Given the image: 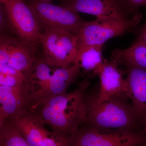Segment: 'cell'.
Wrapping results in <instances>:
<instances>
[{"mask_svg": "<svg viewBox=\"0 0 146 146\" xmlns=\"http://www.w3.org/2000/svg\"><path fill=\"white\" fill-rule=\"evenodd\" d=\"M89 85L90 81L84 79L72 92L50 97L29 109L46 125L68 139L86 123L85 94Z\"/></svg>", "mask_w": 146, "mask_h": 146, "instance_id": "1", "label": "cell"}, {"mask_svg": "<svg viewBox=\"0 0 146 146\" xmlns=\"http://www.w3.org/2000/svg\"><path fill=\"white\" fill-rule=\"evenodd\" d=\"M125 96L115 97L102 102L89 96L85 100L87 108L86 124L106 130L133 129L139 121L132 105Z\"/></svg>", "mask_w": 146, "mask_h": 146, "instance_id": "2", "label": "cell"}, {"mask_svg": "<svg viewBox=\"0 0 146 146\" xmlns=\"http://www.w3.org/2000/svg\"><path fill=\"white\" fill-rule=\"evenodd\" d=\"M69 146H146V133L133 129L106 130L86 124L68 138Z\"/></svg>", "mask_w": 146, "mask_h": 146, "instance_id": "3", "label": "cell"}, {"mask_svg": "<svg viewBox=\"0 0 146 146\" xmlns=\"http://www.w3.org/2000/svg\"><path fill=\"white\" fill-rule=\"evenodd\" d=\"M143 15L138 12L127 21L97 18L84 22L76 35L78 48L80 46L104 45L108 39L126 33L134 32L138 27Z\"/></svg>", "mask_w": 146, "mask_h": 146, "instance_id": "4", "label": "cell"}, {"mask_svg": "<svg viewBox=\"0 0 146 146\" xmlns=\"http://www.w3.org/2000/svg\"><path fill=\"white\" fill-rule=\"evenodd\" d=\"M44 58L47 63L56 68L74 65L77 54L76 35L59 30L47 29L41 35Z\"/></svg>", "mask_w": 146, "mask_h": 146, "instance_id": "5", "label": "cell"}, {"mask_svg": "<svg viewBox=\"0 0 146 146\" xmlns=\"http://www.w3.org/2000/svg\"><path fill=\"white\" fill-rule=\"evenodd\" d=\"M34 13L39 26L45 30H59L76 35L83 25L82 21L75 12L66 7L38 0L27 3Z\"/></svg>", "mask_w": 146, "mask_h": 146, "instance_id": "6", "label": "cell"}, {"mask_svg": "<svg viewBox=\"0 0 146 146\" xmlns=\"http://www.w3.org/2000/svg\"><path fill=\"white\" fill-rule=\"evenodd\" d=\"M4 5L8 21L22 43L33 49L42 33L34 13L25 0H9Z\"/></svg>", "mask_w": 146, "mask_h": 146, "instance_id": "7", "label": "cell"}, {"mask_svg": "<svg viewBox=\"0 0 146 146\" xmlns=\"http://www.w3.org/2000/svg\"><path fill=\"white\" fill-rule=\"evenodd\" d=\"M11 118L30 146H69L67 138L54 130L47 129L44 123L29 108Z\"/></svg>", "mask_w": 146, "mask_h": 146, "instance_id": "8", "label": "cell"}, {"mask_svg": "<svg viewBox=\"0 0 146 146\" xmlns=\"http://www.w3.org/2000/svg\"><path fill=\"white\" fill-rule=\"evenodd\" d=\"M117 60L110 58L105 59L101 67L97 72L96 76L100 79V92L97 101L102 102L115 97H126L127 84L124 75L126 71L120 68Z\"/></svg>", "mask_w": 146, "mask_h": 146, "instance_id": "9", "label": "cell"}, {"mask_svg": "<svg viewBox=\"0 0 146 146\" xmlns=\"http://www.w3.org/2000/svg\"><path fill=\"white\" fill-rule=\"evenodd\" d=\"M64 6L97 18L125 21L133 17L126 10L122 0H70Z\"/></svg>", "mask_w": 146, "mask_h": 146, "instance_id": "10", "label": "cell"}, {"mask_svg": "<svg viewBox=\"0 0 146 146\" xmlns=\"http://www.w3.org/2000/svg\"><path fill=\"white\" fill-rule=\"evenodd\" d=\"M125 67L127 91L126 97L139 121L145 122L146 119V69L124 61H118Z\"/></svg>", "mask_w": 146, "mask_h": 146, "instance_id": "11", "label": "cell"}, {"mask_svg": "<svg viewBox=\"0 0 146 146\" xmlns=\"http://www.w3.org/2000/svg\"><path fill=\"white\" fill-rule=\"evenodd\" d=\"M29 88L27 82L15 87L0 85V126L8 118L29 109Z\"/></svg>", "mask_w": 146, "mask_h": 146, "instance_id": "12", "label": "cell"}, {"mask_svg": "<svg viewBox=\"0 0 146 146\" xmlns=\"http://www.w3.org/2000/svg\"><path fill=\"white\" fill-rule=\"evenodd\" d=\"M80 74V68L74 65L67 68H56L46 86L32 101L31 107L50 97L66 93L68 87Z\"/></svg>", "mask_w": 146, "mask_h": 146, "instance_id": "13", "label": "cell"}, {"mask_svg": "<svg viewBox=\"0 0 146 146\" xmlns=\"http://www.w3.org/2000/svg\"><path fill=\"white\" fill-rule=\"evenodd\" d=\"M56 68L48 64L44 58L36 57L26 75L29 88L31 104L36 95L46 86Z\"/></svg>", "mask_w": 146, "mask_h": 146, "instance_id": "14", "label": "cell"}, {"mask_svg": "<svg viewBox=\"0 0 146 146\" xmlns=\"http://www.w3.org/2000/svg\"><path fill=\"white\" fill-rule=\"evenodd\" d=\"M104 44L78 47L74 65L89 75L96 76L105 59L102 55Z\"/></svg>", "mask_w": 146, "mask_h": 146, "instance_id": "15", "label": "cell"}, {"mask_svg": "<svg viewBox=\"0 0 146 146\" xmlns=\"http://www.w3.org/2000/svg\"><path fill=\"white\" fill-rule=\"evenodd\" d=\"M36 50L18 40L13 49L7 64L26 75L36 60Z\"/></svg>", "mask_w": 146, "mask_h": 146, "instance_id": "16", "label": "cell"}, {"mask_svg": "<svg viewBox=\"0 0 146 146\" xmlns=\"http://www.w3.org/2000/svg\"><path fill=\"white\" fill-rule=\"evenodd\" d=\"M111 58L124 61L140 68L146 69V45L134 42L127 49H115L112 51Z\"/></svg>", "mask_w": 146, "mask_h": 146, "instance_id": "17", "label": "cell"}, {"mask_svg": "<svg viewBox=\"0 0 146 146\" xmlns=\"http://www.w3.org/2000/svg\"><path fill=\"white\" fill-rule=\"evenodd\" d=\"M0 146H30L16 128L12 118L0 126Z\"/></svg>", "mask_w": 146, "mask_h": 146, "instance_id": "18", "label": "cell"}, {"mask_svg": "<svg viewBox=\"0 0 146 146\" xmlns=\"http://www.w3.org/2000/svg\"><path fill=\"white\" fill-rule=\"evenodd\" d=\"M18 40L10 36L1 35L0 40V64H7L11 54Z\"/></svg>", "mask_w": 146, "mask_h": 146, "instance_id": "19", "label": "cell"}, {"mask_svg": "<svg viewBox=\"0 0 146 146\" xmlns=\"http://www.w3.org/2000/svg\"><path fill=\"white\" fill-rule=\"evenodd\" d=\"M27 82L25 76L11 75L0 72V85L15 87Z\"/></svg>", "mask_w": 146, "mask_h": 146, "instance_id": "20", "label": "cell"}, {"mask_svg": "<svg viewBox=\"0 0 146 146\" xmlns=\"http://www.w3.org/2000/svg\"><path fill=\"white\" fill-rule=\"evenodd\" d=\"M126 10L131 16H133L138 12V9L146 6V0H122Z\"/></svg>", "mask_w": 146, "mask_h": 146, "instance_id": "21", "label": "cell"}, {"mask_svg": "<svg viewBox=\"0 0 146 146\" xmlns=\"http://www.w3.org/2000/svg\"><path fill=\"white\" fill-rule=\"evenodd\" d=\"M133 32H136V38L134 42H141L146 45V22L140 28H137Z\"/></svg>", "mask_w": 146, "mask_h": 146, "instance_id": "22", "label": "cell"}, {"mask_svg": "<svg viewBox=\"0 0 146 146\" xmlns=\"http://www.w3.org/2000/svg\"><path fill=\"white\" fill-rule=\"evenodd\" d=\"M0 72L11 75H25L23 73L12 68L8 64H0Z\"/></svg>", "mask_w": 146, "mask_h": 146, "instance_id": "23", "label": "cell"}, {"mask_svg": "<svg viewBox=\"0 0 146 146\" xmlns=\"http://www.w3.org/2000/svg\"><path fill=\"white\" fill-rule=\"evenodd\" d=\"M9 0H0L1 3L3 4H5Z\"/></svg>", "mask_w": 146, "mask_h": 146, "instance_id": "24", "label": "cell"}, {"mask_svg": "<svg viewBox=\"0 0 146 146\" xmlns=\"http://www.w3.org/2000/svg\"><path fill=\"white\" fill-rule=\"evenodd\" d=\"M38 1L45 2L50 3V2L52 0H38ZM66 1H70V0H66Z\"/></svg>", "mask_w": 146, "mask_h": 146, "instance_id": "25", "label": "cell"}, {"mask_svg": "<svg viewBox=\"0 0 146 146\" xmlns=\"http://www.w3.org/2000/svg\"><path fill=\"white\" fill-rule=\"evenodd\" d=\"M145 129L143 131L144 132L146 133V119L145 120Z\"/></svg>", "mask_w": 146, "mask_h": 146, "instance_id": "26", "label": "cell"}, {"mask_svg": "<svg viewBox=\"0 0 146 146\" xmlns=\"http://www.w3.org/2000/svg\"></svg>", "mask_w": 146, "mask_h": 146, "instance_id": "27", "label": "cell"}]
</instances>
